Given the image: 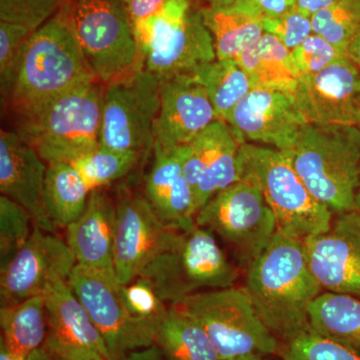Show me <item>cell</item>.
<instances>
[{"label":"cell","mask_w":360,"mask_h":360,"mask_svg":"<svg viewBox=\"0 0 360 360\" xmlns=\"http://www.w3.org/2000/svg\"><path fill=\"white\" fill-rule=\"evenodd\" d=\"M279 354L283 360H360L359 352L312 330L284 343Z\"/></svg>","instance_id":"34"},{"label":"cell","mask_w":360,"mask_h":360,"mask_svg":"<svg viewBox=\"0 0 360 360\" xmlns=\"http://www.w3.org/2000/svg\"><path fill=\"white\" fill-rule=\"evenodd\" d=\"M210 7H229L236 4L238 0H205Z\"/></svg>","instance_id":"46"},{"label":"cell","mask_w":360,"mask_h":360,"mask_svg":"<svg viewBox=\"0 0 360 360\" xmlns=\"http://www.w3.org/2000/svg\"><path fill=\"white\" fill-rule=\"evenodd\" d=\"M47 310L44 348L58 360H75L98 354L111 359L105 341L68 283L52 286L44 295Z\"/></svg>","instance_id":"21"},{"label":"cell","mask_w":360,"mask_h":360,"mask_svg":"<svg viewBox=\"0 0 360 360\" xmlns=\"http://www.w3.org/2000/svg\"><path fill=\"white\" fill-rule=\"evenodd\" d=\"M291 52L300 77L321 72L338 59L347 56L328 40L315 33H312Z\"/></svg>","instance_id":"36"},{"label":"cell","mask_w":360,"mask_h":360,"mask_svg":"<svg viewBox=\"0 0 360 360\" xmlns=\"http://www.w3.org/2000/svg\"><path fill=\"white\" fill-rule=\"evenodd\" d=\"M303 245L322 290L360 298V210L335 214L328 231Z\"/></svg>","instance_id":"14"},{"label":"cell","mask_w":360,"mask_h":360,"mask_svg":"<svg viewBox=\"0 0 360 360\" xmlns=\"http://www.w3.org/2000/svg\"><path fill=\"white\" fill-rule=\"evenodd\" d=\"M217 120L207 92L191 73L162 80L155 143L186 146Z\"/></svg>","instance_id":"19"},{"label":"cell","mask_w":360,"mask_h":360,"mask_svg":"<svg viewBox=\"0 0 360 360\" xmlns=\"http://www.w3.org/2000/svg\"><path fill=\"white\" fill-rule=\"evenodd\" d=\"M115 231L116 203L101 188L94 189L84 212L66 227L77 264L115 276Z\"/></svg>","instance_id":"23"},{"label":"cell","mask_w":360,"mask_h":360,"mask_svg":"<svg viewBox=\"0 0 360 360\" xmlns=\"http://www.w3.org/2000/svg\"><path fill=\"white\" fill-rule=\"evenodd\" d=\"M49 354L46 350L41 348L32 354L21 356V355L11 354V352L0 348V360H51Z\"/></svg>","instance_id":"44"},{"label":"cell","mask_w":360,"mask_h":360,"mask_svg":"<svg viewBox=\"0 0 360 360\" xmlns=\"http://www.w3.org/2000/svg\"><path fill=\"white\" fill-rule=\"evenodd\" d=\"M115 276L122 285L139 278L172 229L158 219L144 194L122 188L116 201Z\"/></svg>","instance_id":"16"},{"label":"cell","mask_w":360,"mask_h":360,"mask_svg":"<svg viewBox=\"0 0 360 360\" xmlns=\"http://www.w3.org/2000/svg\"><path fill=\"white\" fill-rule=\"evenodd\" d=\"M169 0H124L132 25L160 11Z\"/></svg>","instance_id":"41"},{"label":"cell","mask_w":360,"mask_h":360,"mask_svg":"<svg viewBox=\"0 0 360 360\" xmlns=\"http://www.w3.org/2000/svg\"><path fill=\"white\" fill-rule=\"evenodd\" d=\"M338 0H296L295 9L311 18L315 13L333 6Z\"/></svg>","instance_id":"42"},{"label":"cell","mask_w":360,"mask_h":360,"mask_svg":"<svg viewBox=\"0 0 360 360\" xmlns=\"http://www.w3.org/2000/svg\"><path fill=\"white\" fill-rule=\"evenodd\" d=\"M347 56L360 71V27L348 45Z\"/></svg>","instance_id":"45"},{"label":"cell","mask_w":360,"mask_h":360,"mask_svg":"<svg viewBox=\"0 0 360 360\" xmlns=\"http://www.w3.org/2000/svg\"><path fill=\"white\" fill-rule=\"evenodd\" d=\"M241 143L288 151L307 123L295 94L253 87L226 120Z\"/></svg>","instance_id":"15"},{"label":"cell","mask_w":360,"mask_h":360,"mask_svg":"<svg viewBox=\"0 0 360 360\" xmlns=\"http://www.w3.org/2000/svg\"><path fill=\"white\" fill-rule=\"evenodd\" d=\"M310 330L360 354V298L324 291L309 309Z\"/></svg>","instance_id":"28"},{"label":"cell","mask_w":360,"mask_h":360,"mask_svg":"<svg viewBox=\"0 0 360 360\" xmlns=\"http://www.w3.org/2000/svg\"><path fill=\"white\" fill-rule=\"evenodd\" d=\"M295 97L309 123L360 127V71L348 56L300 77Z\"/></svg>","instance_id":"17"},{"label":"cell","mask_w":360,"mask_h":360,"mask_svg":"<svg viewBox=\"0 0 360 360\" xmlns=\"http://www.w3.org/2000/svg\"><path fill=\"white\" fill-rule=\"evenodd\" d=\"M170 305L200 324L221 359L281 352V342L260 321L243 288L200 291Z\"/></svg>","instance_id":"9"},{"label":"cell","mask_w":360,"mask_h":360,"mask_svg":"<svg viewBox=\"0 0 360 360\" xmlns=\"http://www.w3.org/2000/svg\"><path fill=\"white\" fill-rule=\"evenodd\" d=\"M238 165L239 180L262 191L277 231L303 243L330 227L335 214L310 193L283 151L241 143Z\"/></svg>","instance_id":"4"},{"label":"cell","mask_w":360,"mask_h":360,"mask_svg":"<svg viewBox=\"0 0 360 360\" xmlns=\"http://www.w3.org/2000/svg\"><path fill=\"white\" fill-rule=\"evenodd\" d=\"M240 146L231 125L222 120L213 122L187 144L184 174L193 191L196 213L214 194L239 181Z\"/></svg>","instance_id":"18"},{"label":"cell","mask_w":360,"mask_h":360,"mask_svg":"<svg viewBox=\"0 0 360 360\" xmlns=\"http://www.w3.org/2000/svg\"><path fill=\"white\" fill-rule=\"evenodd\" d=\"M77 264L66 241L34 225L27 243L0 269L1 307L44 295L56 284L68 283Z\"/></svg>","instance_id":"13"},{"label":"cell","mask_w":360,"mask_h":360,"mask_svg":"<svg viewBox=\"0 0 360 360\" xmlns=\"http://www.w3.org/2000/svg\"><path fill=\"white\" fill-rule=\"evenodd\" d=\"M355 205H356V210H360V170L359 184H357L356 193H355Z\"/></svg>","instance_id":"49"},{"label":"cell","mask_w":360,"mask_h":360,"mask_svg":"<svg viewBox=\"0 0 360 360\" xmlns=\"http://www.w3.org/2000/svg\"><path fill=\"white\" fill-rule=\"evenodd\" d=\"M283 153L310 193L333 214L356 210L360 127L307 123Z\"/></svg>","instance_id":"3"},{"label":"cell","mask_w":360,"mask_h":360,"mask_svg":"<svg viewBox=\"0 0 360 360\" xmlns=\"http://www.w3.org/2000/svg\"><path fill=\"white\" fill-rule=\"evenodd\" d=\"M104 89L97 82L70 90L21 118L18 134L47 163L71 162L98 148Z\"/></svg>","instance_id":"7"},{"label":"cell","mask_w":360,"mask_h":360,"mask_svg":"<svg viewBox=\"0 0 360 360\" xmlns=\"http://www.w3.org/2000/svg\"><path fill=\"white\" fill-rule=\"evenodd\" d=\"M34 224L22 206L6 196H0V269L13 260L27 243Z\"/></svg>","instance_id":"33"},{"label":"cell","mask_w":360,"mask_h":360,"mask_svg":"<svg viewBox=\"0 0 360 360\" xmlns=\"http://www.w3.org/2000/svg\"><path fill=\"white\" fill-rule=\"evenodd\" d=\"M1 348L11 354L30 355L44 347L49 322L44 295L0 309Z\"/></svg>","instance_id":"26"},{"label":"cell","mask_w":360,"mask_h":360,"mask_svg":"<svg viewBox=\"0 0 360 360\" xmlns=\"http://www.w3.org/2000/svg\"><path fill=\"white\" fill-rule=\"evenodd\" d=\"M122 360H165V356L161 354L160 348L153 345L149 347L129 352L123 356Z\"/></svg>","instance_id":"43"},{"label":"cell","mask_w":360,"mask_h":360,"mask_svg":"<svg viewBox=\"0 0 360 360\" xmlns=\"http://www.w3.org/2000/svg\"><path fill=\"white\" fill-rule=\"evenodd\" d=\"M153 167L146 177L144 196L158 219L172 231H188L195 222L193 191L184 174L186 146L153 144Z\"/></svg>","instance_id":"22"},{"label":"cell","mask_w":360,"mask_h":360,"mask_svg":"<svg viewBox=\"0 0 360 360\" xmlns=\"http://www.w3.org/2000/svg\"><path fill=\"white\" fill-rule=\"evenodd\" d=\"M203 22L212 34L217 59L238 60L264 34V18L248 0L229 7H201Z\"/></svg>","instance_id":"24"},{"label":"cell","mask_w":360,"mask_h":360,"mask_svg":"<svg viewBox=\"0 0 360 360\" xmlns=\"http://www.w3.org/2000/svg\"><path fill=\"white\" fill-rule=\"evenodd\" d=\"M222 360H262V355L260 354H245L239 355V356L231 357V359H222Z\"/></svg>","instance_id":"47"},{"label":"cell","mask_w":360,"mask_h":360,"mask_svg":"<svg viewBox=\"0 0 360 360\" xmlns=\"http://www.w3.org/2000/svg\"><path fill=\"white\" fill-rule=\"evenodd\" d=\"M195 222L229 245L243 272L277 231L276 217L262 191L243 180L214 194L196 213Z\"/></svg>","instance_id":"10"},{"label":"cell","mask_w":360,"mask_h":360,"mask_svg":"<svg viewBox=\"0 0 360 360\" xmlns=\"http://www.w3.org/2000/svg\"><path fill=\"white\" fill-rule=\"evenodd\" d=\"M61 0H0V21L39 30L58 8Z\"/></svg>","instance_id":"37"},{"label":"cell","mask_w":360,"mask_h":360,"mask_svg":"<svg viewBox=\"0 0 360 360\" xmlns=\"http://www.w3.org/2000/svg\"><path fill=\"white\" fill-rule=\"evenodd\" d=\"M253 87L295 94L300 75L292 52L274 35L264 34L238 59Z\"/></svg>","instance_id":"25"},{"label":"cell","mask_w":360,"mask_h":360,"mask_svg":"<svg viewBox=\"0 0 360 360\" xmlns=\"http://www.w3.org/2000/svg\"><path fill=\"white\" fill-rule=\"evenodd\" d=\"M75 360H108L105 359V357L103 356V355L98 354H89L82 355V356L78 357V359Z\"/></svg>","instance_id":"48"},{"label":"cell","mask_w":360,"mask_h":360,"mask_svg":"<svg viewBox=\"0 0 360 360\" xmlns=\"http://www.w3.org/2000/svg\"><path fill=\"white\" fill-rule=\"evenodd\" d=\"M91 82L96 78L60 11L26 41L6 103L21 120Z\"/></svg>","instance_id":"2"},{"label":"cell","mask_w":360,"mask_h":360,"mask_svg":"<svg viewBox=\"0 0 360 360\" xmlns=\"http://www.w3.org/2000/svg\"><path fill=\"white\" fill-rule=\"evenodd\" d=\"M49 163L18 132L0 131V191L22 206L42 231H56L44 202Z\"/></svg>","instance_id":"20"},{"label":"cell","mask_w":360,"mask_h":360,"mask_svg":"<svg viewBox=\"0 0 360 360\" xmlns=\"http://www.w3.org/2000/svg\"><path fill=\"white\" fill-rule=\"evenodd\" d=\"M34 30L18 23L0 21V94L6 103L23 47Z\"/></svg>","instance_id":"35"},{"label":"cell","mask_w":360,"mask_h":360,"mask_svg":"<svg viewBox=\"0 0 360 360\" xmlns=\"http://www.w3.org/2000/svg\"><path fill=\"white\" fill-rule=\"evenodd\" d=\"M139 160L141 155L136 153H120L99 146L70 163L92 191L129 174Z\"/></svg>","instance_id":"31"},{"label":"cell","mask_w":360,"mask_h":360,"mask_svg":"<svg viewBox=\"0 0 360 360\" xmlns=\"http://www.w3.org/2000/svg\"><path fill=\"white\" fill-rule=\"evenodd\" d=\"M191 75L205 87L217 120L225 122L253 89L248 73L233 59L217 58L200 65Z\"/></svg>","instance_id":"30"},{"label":"cell","mask_w":360,"mask_h":360,"mask_svg":"<svg viewBox=\"0 0 360 360\" xmlns=\"http://www.w3.org/2000/svg\"><path fill=\"white\" fill-rule=\"evenodd\" d=\"M262 18H276L295 8L296 0H250Z\"/></svg>","instance_id":"40"},{"label":"cell","mask_w":360,"mask_h":360,"mask_svg":"<svg viewBox=\"0 0 360 360\" xmlns=\"http://www.w3.org/2000/svg\"><path fill=\"white\" fill-rule=\"evenodd\" d=\"M132 25L139 68L160 79L191 73L217 59L212 34L191 0H169L160 11Z\"/></svg>","instance_id":"6"},{"label":"cell","mask_w":360,"mask_h":360,"mask_svg":"<svg viewBox=\"0 0 360 360\" xmlns=\"http://www.w3.org/2000/svg\"><path fill=\"white\" fill-rule=\"evenodd\" d=\"M97 82L139 68V47L124 0H70L61 8Z\"/></svg>","instance_id":"8"},{"label":"cell","mask_w":360,"mask_h":360,"mask_svg":"<svg viewBox=\"0 0 360 360\" xmlns=\"http://www.w3.org/2000/svg\"><path fill=\"white\" fill-rule=\"evenodd\" d=\"M155 345L167 360H222L200 324L172 305L156 321Z\"/></svg>","instance_id":"27"},{"label":"cell","mask_w":360,"mask_h":360,"mask_svg":"<svg viewBox=\"0 0 360 360\" xmlns=\"http://www.w3.org/2000/svg\"><path fill=\"white\" fill-rule=\"evenodd\" d=\"M162 79L141 68L105 85L101 118V148L120 153L153 150Z\"/></svg>","instance_id":"11"},{"label":"cell","mask_w":360,"mask_h":360,"mask_svg":"<svg viewBox=\"0 0 360 360\" xmlns=\"http://www.w3.org/2000/svg\"><path fill=\"white\" fill-rule=\"evenodd\" d=\"M245 274L243 290L279 342L310 330V307L322 288L310 270L302 241L277 231Z\"/></svg>","instance_id":"1"},{"label":"cell","mask_w":360,"mask_h":360,"mask_svg":"<svg viewBox=\"0 0 360 360\" xmlns=\"http://www.w3.org/2000/svg\"><path fill=\"white\" fill-rule=\"evenodd\" d=\"M91 189L70 162L49 163L44 202L56 226L68 227L82 215Z\"/></svg>","instance_id":"29"},{"label":"cell","mask_w":360,"mask_h":360,"mask_svg":"<svg viewBox=\"0 0 360 360\" xmlns=\"http://www.w3.org/2000/svg\"><path fill=\"white\" fill-rule=\"evenodd\" d=\"M264 32L276 37L290 51L314 33L310 16L297 9H292L276 18L262 20Z\"/></svg>","instance_id":"38"},{"label":"cell","mask_w":360,"mask_h":360,"mask_svg":"<svg viewBox=\"0 0 360 360\" xmlns=\"http://www.w3.org/2000/svg\"><path fill=\"white\" fill-rule=\"evenodd\" d=\"M122 292L130 314L139 319L158 321L168 309L150 283L141 277L127 285H122Z\"/></svg>","instance_id":"39"},{"label":"cell","mask_w":360,"mask_h":360,"mask_svg":"<svg viewBox=\"0 0 360 360\" xmlns=\"http://www.w3.org/2000/svg\"><path fill=\"white\" fill-rule=\"evenodd\" d=\"M311 21L315 34L347 56L348 45L360 27V0H338L312 15Z\"/></svg>","instance_id":"32"},{"label":"cell","mask_w":360,"mask_h":360,"mask_svg":"<svg viewBox=\"0 0 360 360\" xmlns=\"http://www.w3.org/2000/svg\"><path fill=\"white\" fill-rule=\"evenodd\" d=\"M68 284L103 335L111 359L155 345L158 321L130 314L115 276L77 264Z\"/></svg>","instance_id":"12"},{"label":"cell","mask_w":360,"mask_h":360,"mask_svg":"<svg viewBox=\"0 0 360 360\" xmlns=\"http://www.w3.org/2000/svg\"><path fill=\"white\" fill-rule=\"evenodd\" d=\"M239 271L212 232L196 224L170 231L139 277L150 283L162 302L172 303L203 290L236 286Z\"/></svg>","instance_id":"5"}]
</instances>
